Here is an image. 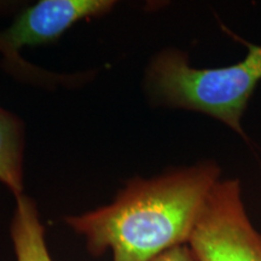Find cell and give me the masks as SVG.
I'll return each mask as SVG.
<instances>
[{
	"instance_id": "obj_1",
	"label": "cell",
	"mask_w": 261,
	"mask_h": 261,
	"mask_svg": "<svg viewBox=\"0 0 261 261\" xmlns=\"http://www.w3.org/2000/svg\"><path fill=\"white\" fill-rule=\"evenodd\" d=\"M219 178L220 168L205 161L158 178L135 179L112 204L64 220L86 238L94 256L112 250L113 261H151L188 244Z\"/></svg>"
},
{
	"instance_id": "obj_2",
	"label": "cell",
	"mask_w": 261,
	"mask_h": 261,
	"mask_svg": "<svg viewBox=\"0 0 261 261\" xmlns=\"http://www.w3.org/2000/svg\"><path fill=\"white\" fill-rule=\"evenodd\" d=\"M247 56L236 64L197 69L189 64L184 52L159 54L146 74V90L161 106L191 110L224 122L244 136L242 116L261 81V46L244 41Z\"/></svg>"
},
{
	"instance_id": "obj_3",
	"label": "cell",
	"mask_w": 261,
	"mask_h": 261,
	"mask_svg": "<svg viewBox=\"0 0 261 261\" xmlns=\"http://www.w3.org/2000/svg\"><path fill=\"white\" fill-rule=\"evenodd\" d=\"M188 246L197 261H261V233L248 218L240 180L214 185Z\"/></svg>"
},
{
	"instance_id": "obj_4",
	"label": "cell",
	"mask_w": 261,
	"mask_h": 261,
	"mask_svg": "<svg viewBox=\"0 0 261 261\" xmlns=\"http://www.w3.org/2000/svg\"><path fill=\"white\" fill-rule=\"evenodd\" d=\"M114 5L110 0H42L24 9L0 33V52L16 70L24 69L18 57L22 47L55 41L76 22L106 15Z\"/></svg>"
},
{
	"instance_id": "obj_5",
	"label": "cell",
	"mask_w": 261,
	"mask_h": 261,
	"mask_svg": "<svg viewBox=\"0 0 261 261\" xmlns=\"http://www.w3.org/2000/svg\"><path fill=\"white\" fill-rule=\"evenodd\" d=\"M11 240L16 261H54L47 249L45 228L39 218L37 207L24 195L16 197Z\"/></svg>"
},
{
	"instance_id": "obj_6",
	"label": "cell",
	"mask_w": 261,
	"mask_h": 261,
	"mask_svg": "<svg viewBox=\"0 0 261 261\" xmlns=\"http://www.w3.org/2000/svg\"><path fill=\"white\" fill-rule=\"evenodd\" d=\"M23 123L0 108V181L16 197L23 195Z\"/></svg>"
},
{
	"instance_id": "obj_7",
	"label": "cell",
	"mask_w": 261,
	"mask_h": 261,
	"mask_svg": "<svg viewBox=\"0 0 261 261\" xmlns=\"http://www.w3.org/2000/svg\"><path fill=\"white\" fill-rule=\"evenodd\" d=\"M151 261H197L188 244L172 248Z\"/></svg>"
}]
</instances>
